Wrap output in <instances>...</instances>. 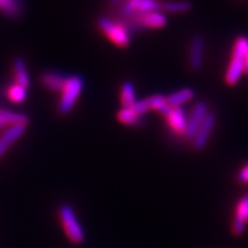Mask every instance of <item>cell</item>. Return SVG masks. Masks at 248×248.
<instances>
[{
	"instance_id": "6da1fadb",
	"label": "cell",
	"mask_w": 248,
	"mask_h": 248,
	"mask_svg": "<svg viewBox=\"0 0 248 248\" xmlns=\"http://www.w3.org/2000/svg\"><path fill=\"white\" fill-rule=\"evenodd\" d=\"M248 51V38L238 37L234 43L233 53L230 64L225 74V83L228 85H234L239 82L240 77L245 73V57Z\"/></svg>"
},
{
	"instance_id": "7a4b0ae2",
	"label": "cell",
	"mask_w": 248,
	"mask_h": 248,
	"mask_svg": "<svg viewBox=\"0 0 248 248\" xmlns=\"http://www.w3.org/2000/svg\"><path fill=\"white\" fill-rule=\"evenodd\" d=\"M59 218L63 228L64 233L73 244H82L85 240V232L79 224L75 212L67 203L61 204L59 208Z\"/></svg>"
},
{
	"instance_id": "3957f363",
	"label": "cell",
	"mask_w": 248,
	"mask_h": 248,
	"mask_svg": "<svg viewBox=\"0 0 248 248\" xmlns=\"http://www.w3.org/2000/svg\"><path fill=\"white\" fill-rule=\"evenodd\" d=\"M84 89V79L78 75L68 76L67 83L62 90V95L58 105V111L61 115H67L73 110Z\"/></svg>"
},
{
	"instance_id": "277c9868",
	"label": "cell",
	"mask_w": 248,
	"mask_h": 248,
	"mask_svg": "<svg viewBox=\"0 0 248 248\" xmlns=\"http://www.w3.org/2000/svg\"><path fill=\"white\" fill-rule=\"evenodd\" d=\"M97 26L115 45L126 47L130 44L131 36L119 23L108 16H99L97 18Z\"/></svg>"
},
{
	"instance_id": "5b68a950",
	"label": "cell",
	"mask_w": 248,
	"mask_h": 248,
	"mask_svg": "<svg viewBox=\"0 0 248 248\" xmlns=\"http://www.w3.org/2000/svg\"><path fill=\"white\" fill-rule=\"evenodd\" d=\"M154 11H161V4L157 0H126L122 5L117 6L116 9L117 13L123 16Z\"/></svg>"
},
{
	"instance_id": "8992f818",
	"label": "cell",
	"mask_w": 248,
	"mask_h": 248,
	"mask_svg": "<svg viewBox=\"0 0 248 248\" xmlns=\"http://www.w3.org/2000/svg\"><path fill=\"white\" fill-rule=\"evenodd\" d=\"M208 113V106H207L203 101H199L194 105L191 115L187 117L186 129L184 132V137L187 139V140H192V139L194 138L198 129L200 128L201 123H202V121L204 120V117L207 116Z\"/></svg>"
},
{
	"instance_id": "52a82bcc",
	"label": "cell",
	"mask_w": 248,
	"mask_h": 248,
	"mask_svg": "<svg viewBox=\"0 0 248 248\" xmlns=\"http://www.w3.org/2000/svg\"><path fill=\"white\" fill-rule=\"evenodd\" d=\"M216 117L213 113L207 114L204 120L201 123L200 128L198 129L197 133H195L194 138L192 139V144H193V148L195 151H202L206 147L207 142L209 140L210 135H212L214 126H215Z\"/></svg>"
},
{
	"instance_id": "ba28073f",
	"label": "cell",
	"mask_w": 248,
	"mask_h": 248,
	"mask_svg": "<svg viewBox=\"0 0 248 248\" xmlns=\"http://www.w3.org/2000/svg\"><path fill=\"white\" fill-rule=\"evenodd\" d=\"M248 222V193L241 198L235 208V216L232 223V234L235 237H239L244 233L245 228Z\"/></svg>"
},
{
	"instance_id": "9c48e42d",
	"label": "cell",
	"mask_w": 248,
	"mask_h": 248,
	"mask_svg": "<svg viewBox=\"0 0 248 248\" xmlns=\"http://www.w3.org/2000/svg\"><path fill=\"white\" fill-rule=\"evenodd\" d=\"M133 17V20L140 26L142 29H159V28H163L167 24V17L161 11H154L148 12V13L142 14H135L130 15Z\"/></svg>"
},
{
	"instance_id": "30bf717a",
	"label": "cell",
	"mask_w": 248,
	"mask_h": 248,
	"mask_svg": "<svg viewBox=\"0 0 248 248\" xmlns=\"http://www.w3.org/2000/svg\"><path fill=\"white\" fill-rule=\"evenodd\" d=\"M204 57V39L200 35H195L191 40L188 64L193 71H199L202 68Z\"/></svg>"
},
{
	"instance_id": "8fae6325",
	"label": "cell",
	"mask_w": 248,
	"mask_h": 248,
	"mask_svg": "<svg viewBox=\"0 0 248 248\" xmlns=\"http://www.w3.org/2000/svg\"><path fill=\"white\" fill-rule=\"evenodd\" d=\"M26 130V125H13L5 130L4 133L0 136V159L4 156L12 144H14L21 136L24 135Z\"/></svg>"
},
{
	"instance_id": "7c38bea8",
	"label": "cell",
	"mask_w": 248,
	"mask_h": 248,
	"mask_svg": "<svg viewBox=\"0 0 248 248\" xmlns=\"http://www.w3.org/2000/svg\"><path fill=\"white\" fill-rule=\"evenodd\" d=\"M68 76L63 75L59 71H46L40 77V82L49 91L62 92L64 85H66Z\"/></svg>"
},
{
	"instance_id": "4fadbf2b",
	"label": "cell",
	"mask_w": 248,
	"mask_h": 248,
	"mask_svg": "<svg viewBox=\"0 0 248 248\" xmlns=\"http://www.w3.org/2000/svg\"><path fill=\"white\" fill-rule=\"evenodd\" d=\"M167 122H168L169 126L171 130L177 135L184 136L185 129H186V122H187V117L184 109L182 107L171 108L169 113L167 114Z\"/></svg>"
},
{
	"instance_id": "5bb4252c",
	"label": "cell",
	"mask_w": 248,
	"mask_h": 248,
	"mask_svg": "<svg viewBox=\"0 0 248 248\" xmlns=\"http://www.w3.org/2000/svg\"><path fill=\"white\" fill-rule=\"evenodd\" d=\"M194 98V91L190 88H185L172 94L166 97V102L170 108L182 107V105L186 104Z\"/></svg>"
},
{
	"instance_id": "9a60e30c",
	"label": "cell",
	"mask_w": 248,
	"mask_h": 248,
	"mask_svg": "<svg viewBox=\"0 0 248 248\" xmlns=\"http://www.w3.org/2000/svg\"><path fill=\"white\" fill-rule=\"evenodd\" d=\"M0 123L2 126L6 128L7 125H26L29 123V117L24 115V114L14 113V111L9 110H0Z\"/></svg>"
},
{
	"instance_id": "2e32d148",
	"label": "cell",
	"mask_w": 248,
	"mask_h": 248,
	"mask_svg": "<svg viewBox=\"0 0 248 248\" xmlns=\"http://www.w3.org/2000/svg\"><path fill=\"white\" fill-rule=\"evenodd\" d=\"M13 64H14L15 80H16L15 84H18L23 86V88L28 89L30 85V77H29V74H28L26 62H24L23 59L16 58L14 60Z\"/></svg>"
},
{
	"instance_id": "e0dca14e",
	"label": "cell",
	"mask_w": 248,
	"mask_h": 248,
	"mask_svg": "<svg viewBox=\"0 0 248 248\" xmlns=\"http://www.w3.org/2000/svg\"><path fill=\"white\" fill-rule=\"evenodd\" d=\"M193 5L188 0H182V1H167L164 4H161V11L166 12V13H186L190 12Z\"/></svg>"
},
{
	"instance_id": "ac0fdd59",
	"label": "cell",
	"mask_w": 248,
	"mask_h": 248,
	"mask_svg": "<svg viewBox=\"0 0 248 248\" xmlns=\"http://www.w3.org/2000/svg\"><path fill=\"white\" fill-rule=\"evenodd\" d=\"M121 100H122V106L126 108L131 107L137 101V99H136L135 86L129 80L124 82L122 84V88H121Z\"/></svg>"
},
{
	"instance_id": "d6986e66",
	"label": "cell",
	"mask_w": 248,
	"mask_h": 248,
	"mask_svg": "<svg viewBox=\"0 0 248 248\" xmlns=\"http://www.w3.org/2000/svg\"><path fill=\"white\" fill-rule=\"evenodd\" d=\"M117 119H119L120 122L124 124H128V125L131 126H138L141 124L142 117L138 116L137 114H135L131 110V108L122 107L119 113H117Z\"/></svg>"
},
{
	"instance_id": "ffe728a7",
	"label": "cell",
	"mask_w": 248,
	"mask_h": 248,
	"mask_svg": "<svg viewBox=\"0 0 248 248\" xmlns=\"http://www.w3.org/2000/svg\"><path fill=\"white\" fill-rule=\"evenodd\" d=\"M0 11L7 16L17 17L21 13L20 0H0Z\"/></svg>"
},
{
	"instance_id": "44dd1931",
	"label": "cell",
	"mask_w": 248,
	"mask_h": 248,
	"mask_svg": "<svg viewBox=\"0 0 248 248\" xmlns=\"http://www.w3.org/2000/svg\"><path fill=\"white\" fill-rule=\"evenodd\" d=\"M7 97L13 102H22L27 98V89L18 84L12 85L7 91Z\"/></svg>"
},
{
	"instance_id": "7402d4cb",
	"label": "cell",
	"mask_w": 248,
	"mask_h": 248,
	"mask_svg": "<svg viewBox=\"0 0 248 248\" xmlns=\"http://www.w3.org/2000/svg\"><path fill=\"white\" fill-rule=\"evenodd\" d=\"M238 181L243 183V184H247L248 183V164H246L238 173Z\"/></svg>"
},
{
	"instance_id": "603a6c76",
	"label": "cell",
	"mask_w": 248,
	"mask_h": 248,
	"mask_svg": "<svg viewBox=\"0 0 248 248\" xmlns=\"http://www.w3.org/2000/svg\"><path fill=\"white\" fill-rule=\"evenodd\" d=\"M126 0H108V2H109L110 6H113V7H117V6L122 5L123 2H125Z\"/></svg>"
},
{
	"instance_id": "cb8c5ba5",
	"label": "cell",
	"mask_w": 248,
	"mask_h": 248,
	"mask_svg": "<svg viewBox=\"0 0 248 248\" xmlns=\"http://www.w3.org/2000/svg\"><path fill=\"white\" fill-rule=\"evenodd\" d=\"M244 71L246 74H248V51L246 53V57H245V68H244Z\"/></svg>"
},
{
	"instance_id": "d4e9b609",
	"label": "cell",
	"mask_w": 248,
	"mask_h": 248,
	"mask_svg": "<svg viewBox=\"0 0 248 248\" xmlns=\"http://www.w3.org/2000/svg\"><path fill=\"white\" fill-rule=\"evenodd\" d=\"M0 128H1V129L4 128V126H2V124H1V123H0Z\"/></svg>"
},
{
	"instance_id": "484cf974",
	"label": "cell",
	"mask_w": 248,
	"mask_h": 248,
	"mask_svg": "<svg viewBox=\"0 0 248 248\" xmlns=\"http://www.w3.org/2000/svg\"><path fill=\"white\" fill-rule=\"evenodd\" d=\"M241 1H246V0H241Z\"/></svg>"
}]
</instances>
